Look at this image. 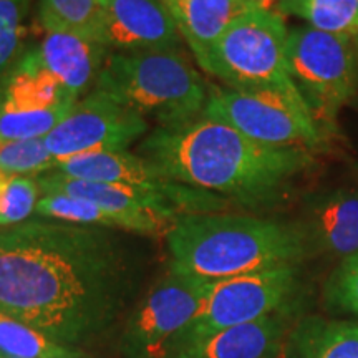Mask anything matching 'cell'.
<instances>
[{"mask_svg":"<svg viewBox=\"0 0 358 358\" xmlns=\"http://www.w3.org/2000/svg\"><path fill=\"white\" fill-rule=\"evenodd\" d=\"M176 22L181 38L189 45L198 65L208 71L209 55L237 15L249 8L245 0H163Z\"/></svg>","mask_w":358,"mask_h":358,"instance_id":"ac0fdd59","label":"cell"},{"mask_svg":"<svg viewBox=\"0 0 358 358\" xmlns=\"http://www.w3.org/2000/svg\"><path fill=\"white\" fill-rule=\"evenodd\" d=\"M140 155L173 181L243 204L275 199L313 166L306 148L262 145L203 115L178 127L155 128L140 145Z\"/></svg>","mask_w":358,"mask_h":358,"instance_id":"7a4b0ae2","label":"cell"},{"mask_svg":"<svg viewBox=\"0 0 358 358\" xmlns=\"http://www.w3.org/2000/svg\"><path fill=\"white\" fill-rule=\"evenodd\" d=\"M77 103L45 69L35 48L24 50L0 78V111H35Z\"/></svg>","mask_w":358,"mask_h":358,"instance_id":"e0dca14e","label":"cell"},{"mask_svg":"<svg viewBox=\"0 0 358 358\" xmlns=\"http://www.w3.org/2000/svg\"><path fill=\"white\" fill-rule=\"evenodd\" d=\"M357 50H358V38H357Z\"/></svg>","mask_w":358,"mask_h":358,"instance_id":"1f68e13d","label":"cell"},{"mask_svg":"<svg viewBox=\"0 0 358 358\" xmlns=\"http://www.w3.org/2000/svg\"><path fill=\"white\" fill-rule=\"evenodd\" d=\"M55 171L85 181L127 186L148 192L178 217L185 214L219 213L229 206V199L222 196L173 181L145 156L129 153L128 150L80 155L58 161Z\"/></svg>","mask_w":358,"mask_h":358,"instance_id":"30bf717a","label":"cell"},{"mask_svg":"<svg viewBox=\"0 0 358 358\" xmlns=\"http://www.w3.org/2000/svg\"><path fill=\"white\" fill-rule=\"evenodd\" d=\"M282 0H245L249 8H261V10H271L272 7L279 6Z\"/></svg>","mask_w":358,"mask_h":358,"instance_id":"f1b7e54d","label":"cell"},{"mask_svg":"<svg viewBox=\"0 0 358 358\" xmlns=\"http://www.w3.org/2000/svg\"><path fill=\"white\" fill-rule=\"evenodd\" d=\"M115 231L45 217L0 229V312L73 350L100 345L140 282Z\"/></svg>","mask_w":358,"mask_h":358,"instance_id":"6da1fadb","label":"cell"},{"mask_svg":"<svg viewBox=\"0 0 358 358\" xmlns=\"http://www.w3.org/2000/svg\"><path fill=\"white\" fill-rule=\"evenodd\" d=\"M40 194H66L100 206L122 222L123 231L141 236H166L178 216L163 203L133 187L85 181L52 171L37 178Z\"/></svg>","mask_w":358,"mask_h":358,"instance_id":"7c38bea8","label":"cell"},{"mask_svg":"<svg viewBox=\"0 0 358 358\" xmlns=\"http://www.w3.org/2000/svg\"><path fill=\"white\" fill-rule=\"evenodd\" d=\"M150 123L110 93L93 88L43 138L57 161L103 151H127L145 136Z\"/></svg>","mask_w":358,"mask_h":358,"instance_id":"8fae6325","label":"cell"},{"mask_svg":"<svg viewBox=\"0 0 358 358\" xmlns=\"http://www.w3.org/2000/svg\"><path fill=\"white\" fill-rule=\"evenodd\" d=\"M324 302L329 310L347 313L358 320V252L340 261L324 285Z\"/></svg>","mask_w":358,"mask_h":358,"instance_id":"4316f807","label":"cell"},{"mask_svg":"<svg viewBox=\"0 0 358 358\" xmlns=\"http://www.w3.org/2000/svg\"><path fill=\"white\" fill-rule=\"evenodd\" d=\"M98 42L113 52L178 48L181 34L163 0H105Z\"/></svg>","mask_w":358,"mask_h":358,"instance_id":"4fadbf2b","label":"cell"},{"mask_svg":"<svg viewBox=\"0 0 358 358\" xmlns=\"http://www.w3.org/2000/svg\"><path fill=\"white\" fill-rule=\"evenodd\" d=\"M0 353L13 358H88L60 345L34 327L0 312Z\"/></svg>","mask_w":358,"mask_h":358,"instance_id":"7402d4cb","label":"cell"},{"mask_svg":"<svg viewBox=\"0 0 358 358\" xmlns=\"http://www.w3.org/2000/svg\"><path fill=\"white\" fill-rule=\"evenodd\" d=\"M38 199L37 178L12 176L0 201V229L29 221L35 214Z\"/></svg>","mask_w":358,"mask_h":358,"instance_id":"83f0119b","label":"cell"},{"mask_svg":"<svg viewBox=\"0 0 358 358\" xmlns=\"http://www.w3.org/2000/svg\"><path fill=\"white\" fill-rule=\"evenodd\" d=\"M297 289L295 264L216 280L201 312L174 338L169 353L231 327L290 310Z\"/></svg>","mask_w":358,"mask_h":358,"instance_id":"ba28073f","label":"cell"},{"mask_svg":"<svg viewBox=\"0 0 358 358\" xmlns=\"http://www.w3.org/2000/svg\"><path fill=\"white\" fill-rule=\"evenodd\" d=\"M214 282L169 271L124 322L120 337L124 358H166L174 338L208 301Z\"/></svg>","mask_w":358,"mask_h":358,"instance_id":"9c48e42d","label":"cell"},{"mask_svg":"<svg viewBox=\"0 0 358 358\" xmlns=\"http://www.w3.org/2000/svg\"><path fill=\"white\" fill-rule=\"evenodd\" d=\"M8 178L6 173H2L0 171V201H2V198H3V192H6V187H7V185H8Z\"/></svg>","mask_w":358,"mask_h":358,"instance_id":"f546056e","label":"cell"},{"mask_svg":"<svg viewBox=\"0 0 358 358\" xmlns=\"http://www.w3.org/2000/svg\"><path fill=\"white\" fill-rule=\"evenodd\" d=\"M287 65L313 118H334L357 92V40L302 25L289 30Z\"/></svg>","mask_w":358,"mask_h":358,"instance_id":"52a82bcc","label":"cell"},{"mask_svg":"<svg viewBox=\"0 0 358 358\" xmlns=\"http://www.w3.org/2000/svg\"><path fill=\"white\" fill-rule=\"evenodd\" d=\"M73 105L75 103L35 111H0V146L12 141L45 138Z\"/></svg>","mask_w":358,"mask_h":358,"instance_id":"d4e9b609","label":"cell"},{"mask_svg":"<svg viewBox=\"0 0 358 358\" xmlns=\"http://www.w3.org/2000/svg\"><path fill=\"white\" fill-rule=\"evenodd\" d=\"M0 358H13V357H6V355H2V353H0Z\"/></svg>","mask_w":358,"mask_h":358,"instance_id":"4dcf8cb0","label":"cell"},{"mask_svg":"<svg viewBox=\"0 0 358 358\" xmlns=\"http://www.w3.org/2000/svg\"><path fill=\"white\" fill-rule=\"evenodd\" d=\"M282 358H358V320L303 317L290 329Z\"/></svg>","mask_w":358,"mask_h":358,"instance_id":"d6986e66","label":"cell"},{"mask_svg":"<svg viewBox=\"0 0 358 358\" xmlns=\"http://www.w3.org/2000/svg\"><path fill=\"white\" fill-rule=\"evenodd\" d=\"M95 88L110 93L159 128L178 127L204 113L209 92L179 48L110 52Z\"/></svg>","mask_w":358,"mask_h":358,"instance_id":"277c9868","label":"cell"},{"mask_svg":"<svg viewBox=\"0 0 358 358\" xmlns=\"http://www.w3.org/2000/svg\"><path fill=\"white\" fill-rule=\"evenodd\" d=\"M103 7L105 0H38V20L45 32L78 34L98 42Z\"/></svg>","mask_w":358,"mask_h":358,"instance_id":"44dd1931","label":"cell"},{"mask_svg":"<svg viewBox=\"0 0 358 358\" xmlns=\"http://www.w3.org/2000/svg\"><path fill=\"white\" fill-rule=\"evenodd\" d=\"M30 7L32 0H0V78L24 53Z\"/></svg>","mask_w":358,"mask_h":358,"instance_id":"484cf974","label":"cell"},{"mask_svg":"<svg viewBox=\"0 0 358 358\" xmlns=\"http://www.w3.org/2000/svg\"><path fill=\"white\" fill-rule=\"evenodd\" d=\"M58 161L53 158L43 138L12 141L0 146V171L12 176L38 178L57 169Z\"/></svg>","mask_w":358,"mask_h":358,"instance_id":"cb8c5ba5","label":"cell"},{"mask_svg":"<svg viewBox=\"0 0 358 358\" xmlns=\"http://www.w3.org/2000/svg\"><path fill=\"white\" fill-rule=\"evenodd\" d=\"M35 214L45 219L123 231L122 222L92 201L66 194H40Z\"/></svg>","mask_w":358,"mask_h":358,"instance_id":"603a6c76","label":"cell"},{"mask_svg":"<svg viewBox=\"0 0 358 358\" xmlns=\"http://www.w3.org/2000/svg\"><path fill=\"white\" fill-rule=\"evenodd\" d=\"M290 329V310L279 312L179 347L166 358H282Z\"/></svg>","mask_w":358,"mask_h":358,"instance_id":"9a60e30c","label":"cell"},{"mask_svg":"<svg viewBox=\"0 0 358 358\" xmlns=\"http://www.w3.org/2000/svg\"><path fill=\"white\" fill-rule=\"evenodd\" d=\"M166 241L171 271L208 280L297 264L307 254L297 224L243 214H185Z\"/></svg>","mask_w":358,"mask_h":358,"instance_id":"3957f363","label":"cell"},{"mask_svg":"<svg viewBox=\"0 0 358 358\" xmlns=\"http://www.w3.org/2000/svg\"><path fill=\"white\" fill-rule=\"evenodd\" d=\"M297 227L307 254L343 261L358 252V189L338 187L315 196Z\"/></svg>","mask_w":358,"mask_h":358,"instance_id":"5bb4252c","label":"cell"},{"mask_svg":"<svg viewBox=\"0 0 358 358\" xmlns=\"http://www.w3.org/2000/svg\"><path fill=\"white\" fill-rule=\"evenodd\" d=\"M277 8L322 32L358 38V0H282Z\"/></svg>","mask_w":358,"mask_h":358,"instance_id":"ffe728a7","label":"cell"},{"mask_svg":"<svg viewBox=\"0 0 358 358\" xmlns=\"http://www.w3.org/2000/svg\"><path fill=\"white\" fill-rule=\"evenodd\" d=\"M203 116L229 124L267 146L308 148L319 143V129L297 87L216 90Z\"/></svg>","mask_w":358,"mask_h":358,"instance_id":"8992f818","label":"cell"},{"mask_svg":"<svg viewBox=\"0 0 358 358\" xmlns=\"http://www.w3.org/2000/svg\"><path fill=\"white\" fill-rule=\"evenodd\" d=\"M289 30L280 13L248 8L214 43L206 73L231 90L287 88Z\"/></svg>","mask_w":358,"mask_h":358,"instance_id":"5b68a950","label":"cell"},{"mask_svg":"<svg viewBox=\"0 0 358 358\" xmlns=\"http://www.w3.org/2000/svg\"><path fill=\"white\" fill-rule=\"evenodd\" d=\"M34 48L45 69L77 101L95 88L110 53L95 40L70 32H45Z\"/></svg>","mask_w":358,"mask_h":358,"instance_id":"2e32d148","label":"cell"}]
</instances>
